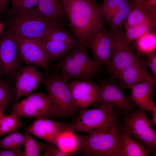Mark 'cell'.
I'll return each instance as SVG.
<instances>
[{"label":"cell","mask_w":156,"mask_h":156,"mask_svg":"<svg viewBox=\"0 0 156 156\" xmlns=\"http://www.w3.org/2000/svg\"><path fill=\"white\" fill-rule=\"evenodd\" d=\"M61 1L69 27L77 40L78 45L85 46L90 34L104 25L101 6L95 0Z\"/></svg>","instance_id":"cell-1"},{"label":"cell","mask_w":156,"mask_h":156,"mask_svg":"<svg viewBox=\"0 0 156 156\" xmlns=\"http://www.w3.org/2000/svg\"><path fill=\"white\" fill-rule=\"evenodd\" d=\"M87 49L85 46L78 45L60 59L56 67L65 81H92L94 77L103 71V66L88 56Z\"/></svg>","instance_id":"cell-2"},{"label":"cell","mask_w":156,"mask_h":156,"mask_svg":"<svg viewBox=\"0 0 156 156\" xmlns=\"http://www.w3.org/2000/svg\"><path fill=\"white\" fill-rule=\"evenodd\" d=\"M121 116L120 109L109 103H101L97 108H80L70 129L89 134L107 132L110 127L118 122Z\"/></svg>","instance_id":"cell-3"},{"label":"cell","mask_w":156,"mask_h":156,"mask_svg":"<svg viewBox=\"0 0 156 156\" xmlns=\"http://www.w3.org/2000/svg\"><path fill=\"white\" fill-rule=\"evenodd\" d=\"M81 136L80 152L83 156H122L118 122L110 127L107 132Z\"/></svg>","instance_id":"cell-4"},{"label":"cell","mask_w":156,"mask_h":156,"mask_svg":"<svg viewBox=\"0 0 156 156\" xmlns=\"http://www.w3.org/2000/svg\"><path fill=\"white\" fill-rule=\"evenodd\" d=\"M41 82L53 100L56 118L75 120L80 108L73 98L67 82L56 73L43 78Z\"/></svg>","instance_id":"cell-5"},{"label":"cell","mask_w":156,"mask_h":156,"mask_svg":"<svg viewBox=\"0 0 156 156\" xmlns=\"http://www.w3.org/2000/svg\"><path fill=\"white\" fill-rule=\"evenodd\" d=\"M119 125L126 132L142 144L149 154L156 155V133L146 111L140 108L122 116Z\"/></svg>","instance_id":"cell-6"},{"label":"cell","mask_w":156,"mask_h":156,"mask_svg":"<svg viewBox=\"0 0 156 156\" xmlns=\"http://www.w3.org/2000/svg\"><path fill=\"white\" fill-rule=\"evenodd\" d=\"M14 13L9 30L25 38L40 39L52 28L64 27L45 18L36 8Z\"/></svg>","instance_id":"cell-7"},{"label":"cell","mask_w":156,"mask_h":156,"mask_svg":"<svg viewBox=\"0 0 156 156\" xmlns=\"http://www.w3.org/2000/svg\"><path fill=\"white\" fill-rule=\"evenodd\" d=\"M11 114L27 118H56L53 100L48 94L32 93L12 105Z\"/></svg>","instance_id":"cell-8"},{"label":"cell","mask_w":156,"mask_h":156,"mask_svg":"<svg viewBox=\"0 0 156 156\" xmlns=\"http://www.w3.org/2000/svg\"><path fill=\"white\" fill-rule=\"evenodd\" d=\"M22 61L14 35L3 31L0 35V72L11 83L21 68Z\"/></svg>","instance_id":"cell-9"},{"label":"cell","mask_w":156,"mask_h":156,"mask_svg":"<svg viewBox=\"0 0 156 156\" xmlns=\"http://www.w3.org/2000/svg\"><path fill=\"white\" fill-rule=\"evenodd\" d=\"M115 79L111 76L98 80L99 102L112 104L120 109L122 116L135 110V105L129 96L124 93V90Z\"/></svg>","instance_id":"cell-10"},{"label":"cell","mask_w":156,"mask_h":156,"mask_svg":"<svg viewBox=\"0 0 156 156\" xmlns=\"http://www.w3.org/2000/svg\"><path fill=\"white\" fill-rule=\"evenodd\" d=\"M112 42L109 30L103 25L90 34L86 43L85 46L91 51L93 58L107 69L110 64Z\"/></svg>","instance_id":"cell-11"},{"label":"cell","mask_w":156,"mask_h":156,"mask_svg":"<svg viewBox=\"0 0 156 156\" xmlns=\"http://www.w3.org/2000/svg\"><path fill=\"white\" fill-rule=\"evenodd\" d=\"M14 34L22 61L37 66L48 73L50 61L40 39L28 38Z\"/></svg>","instance_id":"cell-12"},{"label":"cell","mask_w":156,"mask_h":156,"mask_svg":"<svg viewBox=\"0 0 156 156\" xmlns=\"http://www.w3.org/2000/svg\"><path fill=\"white\" fill-rule=\"evenodd\" d=\"M43 74L35 67L28 66L22 67L15 78L14 92L15 102L23 96L33 93L43 78Z\"/></svg>","instance_id":"cell-13"},{"label":"cell","mask_w":156,"mask_h":156,"mask_svg":"<svg viewBox=\"0 0 156 156\" xmlns=\"http://www.w3.org/2000/svg\"><path fill=\"white\" fill-rule=\"evenodd\" d=\"M73 98L81 109L99 101L98 84L92 81L72 80L67 82Z\"/></svg>","instance_id":"cell-14"},{"label":"cell","mask_w":156,"mask_h":156,"mask_svg":"<svg viewBox=\"0 0 156 156\" xmlns=\"http://www.w3.org/2000/svg\"><path fill=\"white\" fill-rule=\"evenodd\" d=\"M71 123L58 122L45 117L36 118L28 128V131L36 137L54 145L62 132L70 129Z\"/></svg>","instance_id":"cell-15"},{"label":"cell","mask_w":156,"mask_h":156,"mask_svg":"<svg viewBox=\"0 0 156 156\" xmlns=\"http://www.w3.org/2000/svg\"><path fill=\"white\" fill-rule=\"evenodd\" d=\"M142 60L129 46L122 47L112 43L110 65L108 68L115 79L123 69Z\"/></svg>","instance_id":"cell-16"},{"label":"cell","mask_w":156,"mask_h":156,"mask_svg":"<svg viewBox=\"0 0 156 156\" xmlns=\"http://www.w3.org/2000/svg\"><path fill=\"white\" fill-rule=\"evenodd\" d=\"M115 79L118 80L124 90L131 88L137 84L148 81L155 83V79L147 70L143 60L127 67L122 70Z\"/></svg>","instance_id":"cell-17"},{"label":"cell","mask_w":156,"mask_h":156,"mask_svg":"<svg viewBox=\"0 0 156 156\" xmlns=\"http://www.w3.org/2000/svg\"><path fill=\"white\" fill-rule=\"evenodd\" d=\"M155 84L150 82H142L135 85L130 89L129 96L135 105L148 112L156 109L153 97V88Z\"/></svg>","instance_id":"cell-18"},{"label":"cell","mask_w":156,"mask_h":156,"mask_svg":"<svg viewBox=\"0 0 156 156\" xmlns=\"http://www.w3.org/2000/svg\"><path fill=\"white\" fill-rule=\"evenodd\" d=\"M132 5L127 1L106 21L113 42L121 44L124 34V23Z\"/></svg>","instance_id":"cell-19"},{"label":"cell","mask_w":156,"mask_h":156,"mask_svg":"<svg viewBox=\"0 0 156 156\" xmlns=\"http://www.w3.org/2000/svg\"><path fill=\"white\" fill-rule=\"evenodd\" d=\"M40 39L50 61L60 59L78 44L77 39L68 41H61L45 38Z\"/></svg>","instance_id":"cell-20"},{"label":"cell","mask_w":156,"mask_h":156,"mask_svg":"<svg viewBox=\"0 0 156 156\" xmlns=\"http://www.w3.org/2000/svg\"><path fill=\"white\" fill-rule=\"evenodd\" d=\"M36 8L45 18L64 27L67 20L61 0H38Z\"/></svg>","instance_id":"cell-21"},{"label":"cell","mask_w":156,"mask_h":156,"mask_svg":"<svg viewBox=\"0 0 156 156\" xmlns=\"http://www.w3.org/2000/svg\"><path fill=\"white\" fill-rule=\"evenodd\" d=\"M81 144V135L70 129L63 131L57 136L54 145L69 155L80 152Z\"/></svg>","instance_id":"cell-22"},{"label":"cell","mask_w":156,"mask_h":156,"mask_svg":"<svg viewBox=\"0 0 156 156\" xmlns=\"http://www.w3.org/2000/svg\"><path fill=\"white\" fill-rule=\"evenodd\" d=\"M156 8L149 9L141 3H134L124 23V29L147 20L156 21Z\"/></svg>","instance_id":"cell-23"},{"label":"cell","mask_w":156,"mask_h":156,"mask_svg":"<svg viewBox=\"0 0 156 156\" xmlns=\"http://www.w3.org/2000/svg\"><path fill=\"white\" fill-rule=\"evenodd\" d=\"M120 130L122 156L149 155V154L142 144L126 132Z\"/></svg>","instance_id":"cell-24"},{"label":"cell","mask_w":156,"mask_h":156,"mask_svg":"<svg viewBox=\"0 0 156 156\" xmlns=\"http://www.w3.org/2000/svg\"><path fill=\"white\" fill-rule=\"evenodd\" d=\"M156 25V21L147 20L139 24L125 29V33L122 47L130 46L131 43L136 40L144 34L151 31Z\"/></svg>","instance_id":"cell-25"},{"label":"cell","mask_w":156,"mask_h":156,"mask_svg":"<svg viewBox=\"0 0 156 156\" xmlns=\"http://www.w3.org/2000/svg\"><path fill=\"white\" fill-rule=\"evenodd\" d=\"M25 141L23 146L24 156H41L46 146L45 143L38 142L27 129L23 127Z\"/></svg>","instance_id":"cell-26"},{"label":"cell","mask_w":156,"mask_h":156,"mask_svg":"<svg viewBox=\"0 0 156 156\" xmlns=\"http://www.w3.org/2000/svg\"><path fill=\"white\" fill-rule=\"evenodd\" d=\"M135 46L138 52L142 54L155 52L156 48V35L151 31L143 35L135 40Z\"/></svg>","instance_id":"cell-27"},{"label":"cell","mask_w":156,"mask_h":156,"mask_svg":"<svg viewBox=\"0 0 156 156\" xmlns=\"http://www.w3.org/2000/svg\"><path fill=\"white\" fill-rule=\"evenodd\" d=\"M18 117L14 114L3 116L0 120V135H5L19 127H24L23 123Z\"/></svg>","instance_id":"cell-28"},{"label":"cell","mask_w":156,"mask_h":156,"mask_svg":"<svg viewBox=\"0 0 156 156\" xmlns=\"http://www.w3.org/2000/svg\"><path fill=\"white\" fill-rule=\"evenodd\" d=\"M25 137L18 129L11 132L0 140V148L4 149L16 150L23 146Z\"/></svg>","instance_id":"cell-29"},{"label":"cell","mask_w":156,"mask_h":156,"mask_svg":"<svg viewBox=\"0 0 156 156\" xmlns=\"http://www.w3.org/2000/svg\"><path fill=\"white\" fill-rule=\"evenodd\" d=\"M11 84L0 77V108L3 110L14 100V88Z\"/></svg>","instance_id":"cell-30"},{"label":"cell","mask_w":156,"mask_h":156,"mask_svg":"<svg viewBox=\"0 0 156 156\" xmlns=\"http://www.w3.org/2000/svg\"><path fill=\"white\" fill-rule=\"evenodd\" d=\"M127 0H103L101 6L103 18L106 21Z\"/></svg>","instance_id":"cell-31"},{"label":"cell","mask_w":156,"mask_h":156,"mask_svg":"<svg viewBox=\"0 0 156 156\" xmlns=\"http://www.w3.org/2000/svg\"><path fill=\"white\" fill-rule=\"evenodd\" d=\"M38 0H11L14 13L25 11L36 7Z\"/></svg>","instance_id":"cell-32"},{"label":"cell","mask_w":156,"mask_h":156,"mask_svg":"<svg viewBox=\"0 0 156 156\" xmlns=\"http://www.w3.org/2000/svg\"><path fill=\"white\" fill-rule=\"evenodd\" d=\"M46 146L42 154V156H68L67 153L61 150L55 145L49 142H45Z\"/></svg>","instance_id":"cell-33"},{"label":"cell","mask_w":156,"mask_h":156,"mask_svg":"<svg viewBox=\"0 0 156 156\" xmlns=\"http://www.w3.org/2000/svg\"><path fill=\"white\" fill-rule=\"evenodd\" d=\"M146 60L145 61L146 66L150 69L153 76L156 80V53L153 52L145 55Z\"/></svg>","instance_id":"cell-34"},{"label":"cell","mask_w":156,"mask_h":156,"mask_svg":"<svg viewBox=\"0 0 156 156\" xmlns=\"http://www.w3.org/2000/svg\"><path fill=\"white\" fill-rule=\"evenodd\" d=\"M0 156H24L23 152L19 149L16 150L0 149Z\"/></svg>","instance_id":"cell-35"},{"label":"cell","mask_w":156,"mask_h":156,"mask_svg":"<svg viewBox=\"0 0 156 156\" xmlns=\"http://www.w3.org/2000/svg\"><path fill=\"white\" fill-rule=\"evenodd\" d=\"M140 3L150 10L156 8V0H145Z\"/></svg>","instance_id":"cell-36"},{"label":"cell","mask_w":156,"mask_h":156,"mask_svg":"<svg viewBox=\"0 0 156 156\" xmlns=\"http://www.w3.org/2000/svg\"><path fill=\"white\" fill-rule=\"evenodd\" d=\"M9 4V0H0V13H3L7 11Z\"/></svg>","instance_id":"cell-37"},{"label":"cell","mask_w":156,"mask_h":156,"mask_svg":"<svg viewBox=\"0 0 156 156\" xmlns=\"http://www.w3.org/2000/svg\"><path fill=\"white\" fill-rule=\"evenodd\" d=\"M151 118L150 119L151 122L153 125H156V109H153L151 111Z\"/></svg>","instance_id":"cell-38"},{"label":"cell","mask_w":156,"mask_h":156,"mask_svg":"<svg viewBox=\"0 0 156 156\" xmlns=\"http://www.w3.org/2000/svg\"><path fill=\"white\" fill-rule=\"evenodd\" d=\"M4 27L3 24L0 21V35L3 31V29Z\"/></svg>","instance_id":"cell-39"},{"label":"cell","mask_w":156,"mask_h":156,"mask_svg":"<svg viewBox=\"0 0 156 156\" xmlns=\"http://www.w3.org/2000/svg\"><path fill=\"white\" fill-rule=\"evenodd\" d=\"M3 110L0 108V120L2 118L3 115Z\"/></svg>","instance_id":"cell-40"},{"label":"cell","mask_w":156,"mask_h":156,"mask_svg":"<svg viewBox=\"0 0 156 156\" xmlns=\"http://www.w3.org/2000/svg\"><path fill=\"white\" fill-rule=\"evenodd\" d=\"M134 3H138L143 2L145 0H132Z\"/></svg>","instance_id":"cell-41"},{"label":"cell","mask_w":156,"mask_h":156,"mask_svg":"<svg viewBox=\"0 0 156 156\" xmlns=\"http://www.w3.org/2000/svg\"><path fill=\"white\" fill-rule=\"evenodd\" d=\"M2 76V75L1 73L0 72V77H1Z\"/></svg>","instance_id":"cell-42"}]
</instances>
